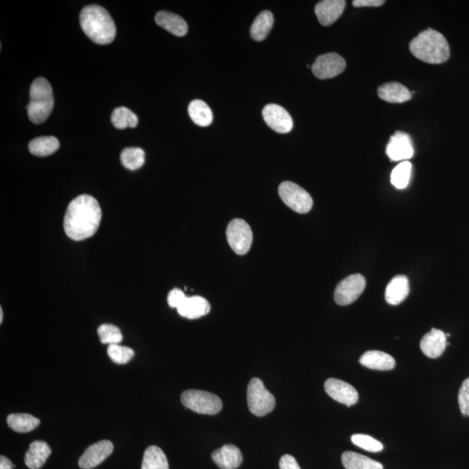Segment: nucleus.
<instances>
[{
	"instance_id": "obj_19",
	"label": "nucleus",
	"mask_w": 469,
	"mask_h": 469,
	"mask_svg": "<svg viewBox=\"0 0 469 469\" xmlns=\"http://www.w3.org/2000/svg\"><path fill=\"white\" fill-rule=\"evenodd\" d=\"M409 294V282L406 275H396L386 288L385 299L391 305H398Z\"/></svg>"
},
{
	"instance_id": "obj_18",
	"label": "nucleus",
	"mask_w": 469,
	"mask_h": 469,
	"mask_svg": "<svg viewBox=\"0 0 469 469\" xmlns=\"http://www.w3.org/2000/svg\"><path fill=\"white\" fill-rule=\"evenodd\" d=\"M177 309L179 315L192 320L200 318L209 314L210 305L209 302L202 296H195L191 298L187 296Z\"/></svg>"
},
{
	"instance_id": "obj_1",
	"label": "nucleus",
	"mask_w": 469,
	"mask_h": 469,
	"mask_svg": "<svg viewBox=\"0 0 469 469\" xmlns=\"http://www.w3.org/2000/svg\"><path fill=\"white\" fill-rule=\"evenodd\" d=\"M102 210L96 199L80 195L69 203L64 219L65 234L71 239L82 241L94 236L101 223Z\"/></svg>"
},
{
	"instance_id": "obj_30",
	"label": "nucleus",
	"mask_w": 469,
	"mask_h": 469,
	"mask_svg": "<svg viewBox=\"0 0 469 469\" xmlns=\"http://www.w3.org/2000/svg\"><path fill=\"white\" fill-rule=\"evenodd\" d=\"M142 469H169L167 455L160 447L151 446L144 452Z\"/></svg>"
},
{
	"instance_id": "obj_4",
	"label": "nucleus",
	"mask_w": 469,
	"mask_h": 469,
	"mask_svg": "<svg viewBox=\"0 0 469 469\" xmlns=\"http://www.w3.org/2000/svg\"><path fill=\"white\" fill-rule=\"evenodd\" d=\"M53 106V88L50 83L44 78L35 79L31 85L30 102L26 107L29 119L36 125L46 122Z\"/></svg>"
},
{
	"instance_id": "obj_23",
	"label": "nucleus",
	"mask_w": 469,
	"mask_h": 469,
	"mask_svg": "<svg viewBox=\"0 0 469 469\" xmlns=\"http://www.w3.org/2000/svg\"><path fill=\"white\" fill-rule=\"evenodd\" d=\"M378 96L384 101L392 103H401L411 99V92L406 86L398 82L387 83L378 88Z\"/></svg>"
},
{
	"instance_id": "obj_16",
	"label": "nucleus",
	"mask_w": 469,
	"mask_h": 469,
	"mask_svg": "<svg viewBox=\"0 0 469 469\" xmlns=\"http://www.w3.org/2000/svg\"><path fill=\"white\" fill-rule=\"evenodd\" d=\"M446 334L440 330L432 329L420 341V350L426 357L436 359L443 354L447 346Z\"/></svg>"
},
{
	"instance_id": "obj_32",
	"label": "nucleus",
	"mask_w": 469,
	"mask_h": 469,
	"mask_svg": "<svg viewBox=\"0 0 469 469\" xmlns=\"http://www.w3.org/2000/svg\"><path fill=\"white\" fill-rule=\"evenodd\" d=\"M411 172V163L409 161L401 162L392 171V185L398 189H405L409 184Z\"/></svg>"
},
{
	"instance_id": "obj_29",
	"label": "nucleus",
	"mask_w": 469,
	"mask_h": 469,
	"mask_svg": "<svg viewBox=\"0 0 469 469\" xmlns=\"http://www.w3.org/2000/svg\"><path fill=\"white\" fill-rule=\"evenodd\" d=\"M110 121L119 130L135 128L139 125V117L126 107H119L113 110Z\"/></svg>"
},
{
	"instance_id": "obj_15",
	"label": "nucleus",
	"mask_w": 469,
	"mask_h": 469,
	"mask_svg": "<svg viewBox=\"0 0 469 469\" xmlns=\"http://www.w3.org/2000/svg\"><path fill=\"white\" fill-rule=\"evenodd\" d=\"M345 6L344 0H323L316 6L317 19L323 26H331L343 15Z\"/></svg>"
},
{
	"instance_id": "obj_5",
	"label": "nucleus",
	"mask_w": 469,
	"mask_h": 469,
	"mask_svg": "<svg viewBox=\"0 0 469 469\" xmlns=\"http://www.w3.org/2000/svg\"><path fill=\"white\" fill-rule=\"evenodd\" d=\"M181 402L186 408L201 415H216L223 408L222 401L219 396L212 393L195 389L182 393Z\"/></svg>"
},
{
	"instance_id": "obj_14",
	"label": "nucleus",
	"mask_w": 469,
	"mask_h": 469,
	"mask_svg": "<svg viewBox=\"0 0 469 469\" xmlns=\"http://www.w3.org/2000/svg\"><path fill=\"white\" fill-rule=\"evenodd\" d=\"M386 153L391 161H408L413 156L411 137L405 133L396 132L391 137Z\"/></svg>"
},
{
	"instance_id": "obj_17",
	"label": "nucleus",
	"mask_w": 469,
	"mask_h": 469,
	"mask_svg": "<svg viewBox=\"0 0 469 469\" xmlns=\"http://www.w3.org/2000/svg\"><path fill=\"white\" fill-rule=\"evenodd\" d=\"M212 461L221 469H236L243 462V454L239 447L234 445H224L213 452Z\"/></svg>"
},
{
	"instance_id": "obj_9",
	"label": "nucleus",
	"mask_w": 469,
	"mask_h": 469,
	"mask_svg": "<svg viewBox=\"0 0 469 469\" xmlns=\"http://www.w3.org/2000/svg\"><path fill=\"white\" fill-rule=\"evenodd\" d=\"M366 287L363 275L355 274L341 281L334 291V299L338 305L346 306L356 302Z\"/></svg>"
},
{
	"instance_id": "obj_39",
	"label": "nucleus",
	"mask_w": 469,
	"mask_h": 469,
	"mask_svg": "<svg viewBox=\"0 0 469 469\" xmlns=\"http://www.w3.org/2000/svg\"><path fill=\"white\" fill-rule=\"evenodd\" d=\"M384 3V0H355L353 6L355 8H378Z\"/></svg>"
},
{
	"instance_id": "obj_41",
	"label": "nucleus",
	"mask_w": 469,
	"mask_h": 469,
	"mask_svg": "<svg viewBox=\"0 0 469 469\" xmlns=\"http://www.w3.org/2000/svg\"><path fill=\"white\" fill-rule=\"evenodd\" d=\"M3 318H4V316H3V309L1 308L0 309V323H2Z\"/></svg>"
},
{
	"instance_id": "obj_38",
	"label": "nucleus",
	"mask_w": 469,
	"mask_h": 469,
	"mask_svg": "<svg viewBox=\"0 0 469 469\" xmlns=\"http://www.w3.org/2000/svg\"><path fill=\"white\" fill-rule=\"evenodd\" d=\"M279 468L280 469H301L296 459L289 454L282 457L280 462H279Z\"/></svg>"
},
{
	"instance_id": "obj_37",
	"label": "nucleus",
	"mask_w": 469,
	"mask_h": 469,
	"mask_svg": "<svg viewBox=\"0 0 469 469\" xmlns=\"http://www.w3.org/2000/svg\"><path fill=\"white\" fill-rule=\"evenodd\" d=\"M187 296H185V293L179 289H174L169 293L168 295V305L171 308L178 309L180 306L182 302L185 301V298Z\"/></svg>"
},
{
	"instance_id": "obj_28",
	"label": "nucleus",
	"mask_w": 469,
	"mask_h": 469,
	"mask_svg": "<svg viewBox=\"0 0 469 469\" xmlns=\"http://www.w3.org/2000/svg\"><path fill=\"white\" fill-rule=\"evenodd\" d=\"M8 424L15 432L28 433L40 426V420L29 413H12L8 417Z\"/></svg>"
},
{
	"instance_id": "obj_12",
	"label": "nucleus",
	"mask_w": 469,
	"mask_h": 469,
	"mask_svg": "<svg viewBox=\"0 0 469 469\" xmlns=\"http://www.w3.org/2000/svg\"><path fill=\"white\" fill-rule=\"evenodd\" d=\"M324 389L327 395L334 401L341 404L351 407L357 404L359 395L353 386L336 378L327 379L324 384Z\"/></svg>"
},
{
	"instance_id": "obj_36",
	"label": "nucleus",
	"mask_w": 469,
	"mask_h": 469,
	"mask_svg": "<svg viewBox=\"0 0 469 469\" xmlns=\"http://www.w3.org/2000/svg\"><path fill=\"white\" fill-rule=\"evenodd\" d=\"M458 402L463 416H469V377L462 382L458 394Z\"/></svg>"
},
{
	"instance_id": "obj_22",
	"label": "nucleus",
	"mask_w": 469,
	"mask_h": 469,
	"mask_svg": "<svg viewBox=\"0 0 469 469\" xmlns=\"http://www.w3.org/2000/svg\"><path fill=\"white\" fill-rule=\"evenodd\" d=\"M51 454V447L46 441H33L26 453L25 463L31 469H40L46 463Z\"/></svg>"
},
{
	"instance_id": "obj_27",
	"label": "nucleus",
	"mask_w": 469,
	"mask_h": 469,
	"mask_svg": "<svg viewBox=\"0 0 469 469\" xmlns=\"http://www.w3.org/2000/svg\"><path fill=\"white\" fill-rule=\"evenodd\" d=\"M274 25V16L270 11H264L255 19L250 28V35L254 40L263 41L266 39Z\"/></svg>"
},
{
	"instance_id": "obj_10",
	"label": "nucleus",
	"mask_w": 469,
	"mask_h": 469,
	"mask_svg": "<svg viewBox=\"0 0 469 469\" xmlns=\"http://www.w3.org/2000/svg\"><path fill=\"white\" fill-rule=\"evenodd\" d=\"M346 68V61L336 53L317 57L312 67L313 74L319 79H329L340 75Z\"/></svg>"
},
{
	"instance_id": "obj_33",
	"label": "nucleus",
	"mask_w": 469,
	"mask_h": 469,
	"mask_svg": "<svg viewBox=\"0 0 469 469\" xmlns=\"http://www.w3.org/2000/svg\"><path fill=\"white\" fill-rule=\"evenodd\" d=\"M107 353L110 360L117 364H126L129 363L135 356V352L133 348L121 346L119 344L109 345Z\"/></svg>"
},
{
	"instance_id": "obj_34",
	"label": "nucleus",
	"mask_w": 469,
	"mask_h": 469,
	"mask_svg": "<svg viewBox=\"0 0 469 469\" xmlns=\"http://www.w3.org/2000/svg\"><path fill=\"white\" fill-rule=\"evenodd\" d=\"M98 334L103 344H119L123 341L121 330L112 324H103L99 327Z\"/></svg>"
},
{
	"instance_id": "obj_13",
	"label": "nucleus",
	"mask_w": 469,
	"mask_h": 469,
	"mask_svg": "<svg viewBox=\"0 0 469 469\" xmlns=\"http://www.w3.org/2000/svg\"><path fill=\"white\" fill-rule=\"evenodd\" d=\"M112 441L103 440L91 445L79 458L78 465L82 469H92L101 464L113 452Z\"/></svg>"
},
{
	"instance_id": "obj_35",
	"label": "nucleus",
	"mask_w": 469,
	"mask_h": 469,
	"mask_svg": "<svg viewBox=\"0 0 469 469\" xmlns=\"http://www.w3.org/2000/svg\"><path fill=\"white\" fill-rule=\"evenodd\" d=\"M351 441L356 446L368 452H380L384 450V445L375 438L368 434H356L351 436Z\"/></svg>"
},
{
	"instance_id": "obj_2",
	"label": "nucleus",
	"mask_w": 469,
	"mask_h": 469,
	"mask_svg": "<svg viewBox=\"0 0 469 469\" xmlns=\"http://www.w3.org/2000/svg\"><path fill=\"white\" fill-rule=\"evenodd\" d=\"M81 28L85 35L99 44H108L115 40L116 26L112 16L102 6H85L80 13Z\"/></svg>"
},
{
	"instance_id": "obj_20",
	"label": "nucleus",
	"mask_w": 469,
	"mask_h": 469,
	"mask_svg": "<svg viewBox=\"0 0 469 469\" xmlns=\"http://www.w3.org/2000/svg\"><path fill=\"white\" fill-rule=\"evenodd\" d=\"M359 361L363 366L375 370H391L395 366V361L391 355L378 350L365 352Z\"/></svg>"
},
{
	"instance_id": "obj_24",
	"label": "nucleus",
	"mask_w": 469,
	"mask_h": 469,
	"mask_svg": "<svg viewBox=\"0 0 469 469\" xmlns=\"http://www.w3.org/2000/svg\"><path fill=\"white\" fill-rule=\"evenodd\" d=\"M341 462L346 469H384L380 462L351 451L344 452Z\"/></svg>"
},
{
	"instance_id": "obj_6",
	"label": "nucleus",
	"mask_w": 469,
	"mask_h": 469,
	"mask_svg": "<svg viewBox=\"0 0 469 469\" xmlns=\"http://www.w3.org/2000/svg\"><path fill=\"white\" fill-rule=\"evenodd\" d=\"M247 402L250 411L256 416H264L271 413L275 406V399L264 387L259 378L251 379L247 389Z\"/></svg>"
},
{
	"instance_id": "obj_7",
	"label": "nucleus",
	"mask_w": 469,
	"mask_h": 469,
	"mask_svg": "<svg viewBox=\"0 0 469 469\" xmlns=\"http://www.w3.org/2000/svg\"><path fill=\"white\" fill-rule=\"evenodd\" d=\"M278 193L282 202L296 212L305 214L312 209V196L295 182L289 181L282 182L279 185Z\"/></svg>"
},
{
	"instance_id": "obj_8",
	"label": "nucleus",
	"mask_w": 469,
	"mask_h": 469,
	"mask_svg": "<svg viewBox=\"0 0 469 469\" xmlns=\"http://www.w3.org/2000/svg\"><path fill=\"white\" fill-rule=\"evenodd\" d=\"M226 237L231 249L237 255H246L253 246V230L249 224L243 219L230 221L227 227Z\"/></svg>"
},
{
	"instance_id": "obj_25",
	"label": "nucleus",
	"mask_w": 469,
	"mask_h": 469,
	"mask_svg": "<svg viewBox=\"0 0 469 469\" xmlns=\"http://www.w3.org/2000/svg\"><path fill=\"white\" fill-rule=\"evenodd\" d=\"M188 112L193 122L201 127L212 125L213 113L210 106L202 100L196 99L189 103Z\"/></svg>"
},
{
	"instance_id": "obj_26",
	"label": "nucleus",
	"mask_w": 469,
	"mask_h": 469,
	"mask_svg": "<svg viewBox=\"0 0 469 469\" xmlns=\"http://www.w3.org/2000/svg\"><path fill=\"white\" fill-rule=\"evenodd\" d=\"M60 141L53 136L40 137L29 143V151L37 157H47L56 153L60 148Z\"/></svg>"
},
{
	"instance_id": "obj_40",
	"label": "nucleus",
	"mask_w": 469,
	"mask_h": 469,
	"mask_svg": "<svg viewBox=\"0 0 469 469\" xmlns=\"http://www.w3.org/2000/svg\"><path fill=\"white\" fill-rule=\"evenodd\" d=\"M15 468V465L8 457L1 455V457H0V469H13Z\"/></svg>"
},
{
	"instance_id": "obj_11",
	"label": "nucleus",
	"mask_w": 469,
	"mask_h": 469,
	"mask_svg": "<svg viewBox=\"0 0 469 469\" xmlns=\"http://www.w3.org/2000/svg\"><path fill=\"white\" fill-rule=\"evenodd\" d=\"M265 123L275 133L286 134L293 129V119L289 113L282 106L270 103L263 110Z\"/></svg>"
},
{
	"instance_id": "obj_31",
	"label": "nucleus",
	"mask_w": 469,
	"mask_h": 469,
	"mask_svg": "<svg viewBox=\"0 0 469 469\" xmlns=\"http://www.w3.org/2000/svg\"><path fill=\"white\" fill-rule=\"evenodd\" d=\"M146 153L143 149L139 147L126 148L122 151L120 160L126 169L130 171L139 170L144 164Z\"/></svg>"
},
{
	"instance_id": "obj_21",
	"label": "nucleus",
	"mask_w": 469,
	"mask_h": 469,
	"mask_svg": "<svg viewBox=\"0 0 469 469\" xmlns=\"http://www.w3.org/2000/svg\"><path fill=\"white\" fill-rule=\"evenodd\" d=\"M158 26L168 31L175 36L184 37L188 33V25L185 20L175 13L161 11L155 17Z\"/></svg>"
},
{
	"instance_id": "obj_3",
	"label": "nucleus",
	"mask_w": 469,
	"mask_h": 469,
	"mask_svg": "<svg viewBox=\"0 0 469 469\" xmlns=\"http://www.w3.org/2000/svg\"><path fill=\"white\" fill-rule=\"evenodd\" d=\"M413 56L426 63H445L450 57V48L443 34L431 28L423 31L409 44Z\"/></svg>"
}]
</instances>
